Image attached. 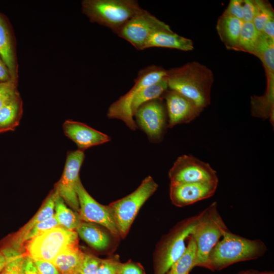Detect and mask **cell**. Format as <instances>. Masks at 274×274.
I'll list each match as a JSON object with an SVG mask.
<instances>
[{
    "instance_id": "cell-24",
    "label": "cell",
    "mask_w": 274,
    "mask_h": 274,
    "mask_svg": "<svg viewBox=\"0 0 274 274\" xmlns=\"http://www.w3.org/2000/svg\"><path fill=\"white\" fill-rule=\"evenodd\" d=\"M168 89L166 77L144 88L133 99L130 111L134 116L137 110L142 105L156 99L162 98L164 92Z\"/></svg>"
},
{
    "instance_id": "cell-5",
    "label": "cell",
    "mask_w": 274,
    "mask_h": 274,
    "mask_svg": "<svg viewBox=\"0 0 274 274\" xmlns=\"http://www.w3.org/2000/svg\"><path fill=\"white\" fill-rule=\"evenodd\" d=\"M78 234L58 226L26 242V255L33 260L52 262L66 248L78 244Z\"/></svg>"
},
{
    "instance_id": "cell-42",
    "label": "cell",
    "mask_w": 274,
    "mask_h": 274,
    "mask_svg": "<svg viewBox=\"0 0 274 274\" xmlns=\"http://www.w3.org/2000/svg\"><path fill=\"white\" fill-rule=\"evenodd\" d=\"M238 274H257V271L255 270H248L241 272Z\"/></svg>"
},
{
    "instance_id": "cell-19",
    "label": "cell",
    "mask_w": 274,
    "mask_h": 274,
    "mask_svg": "<svg viewBox=\"0 0 274 274\" xmlns=\"http://www.w3.org/2000/svg\"><path fill=\"white\" fill-rule=\"evenodd\" d=\"M243 21L225 12L218 18L216 29L228 50L238 51V42Z\"/></svg>"
},
{
    "instance_id": "cell-27",
    "label": "cell",
    "mask_w": 274,
    "mask_h": 274,
    "mask_svg": "<svg viewBox=\"0 0 274 274\" xmlns=\"http://www.w3.org/2000/svg\"><path fill=\"white\" fill-rule=\"evenodd\" d=\"M260 33L252 22H243L238 42V51L254 55Z\"/></svg>"
},
{
    "instance_id": "cell-39",
    "label": "cell",
    "mask_w": 274,
    "mask_h": 274,
    "mask_svg": "<svg viewBox=\"0 0 274 274\" xmlns=\"http://www.w3.org/2000/svg\"><path fill=\"white\" fill-rule=\"evenodd\" d=\"M261 32L274 41V15L271 16L266 22Z\"/></svg>"
},
{
    "instance_id": "cell-11",
    "label": "cell",
    "mask_w": 274,
    "mask_h": 274,
    "mask_svg": "<svg viewBox=\"0 0 274 274\" xmlns=\"http://www.w3.org/2000/svg\"><path fill=\"white\" fill-rule=\"evenodd\" d=\"M84 158L83 151L77 149L67 153L62 175L55 188L65 203L78 213L80 207L76 185L80 179L79 172Z\"/></svg>"
},
{
    "instance_id": "cell-14",
    "label": "cell",
    "mask_w": 274,
    "mask_h": 274,
    "mask_svg": "<svg viewBox=\"0 0 274 274\" xmlns=\"http://www.w3.org/2000/svg\"><path fill=\"white\" fill-rule=\"evenodd\" d=\"M168 116L167 128L191 122L203 110L194 101L181 93L168 89L162 96Z\"/></svg>"
},
{
    "instance_id": "cell-16",
    "label": "cell",
    "mask_w": 274,
    "mask_h": 274,
    "mask_svg": "<svg viewBox=\"0 0 274 274\" xmlns=\"http://www.w3.org/2000/svg\"><path fill=\"white\" fill-rule=\"evenodd\" d=\"M62 128L65 135L77 145L78 149L83 151L111 140L107 134L78 121L67 120Z\"/></svg>"
},
{
    "instance_id": "cell-30",
    "label": "cell",
    "mask_w": 274,
    "mask_h": 274,
    "mask_svg": "<svg viewBox=\"0 0 274 274\" xmlns=\"http://www.w3.org/2000/svg\"><path fill=\"white\" fill-rule=\"evenodd\" d=\"M58 226L60 225L58 223L54 215L52 217L38 223L25 235L23 240V244L28 241L34 238L45 231Z\"/></svg>"
},
{
    "instance_id": "cell-35",
    "label": "cell",
    "mask_w": 274,
    "mask_h": 274,
    "mask_svg": "<svg viewBox=\"0 0 274 274\" xmlns=\"http://www.w3.org/2000/svg\"><path fill=\"white\" fill-rule=\"evenodd\" d=\"M33 260L39 274H60L57 268L52 262L39 260Z\"/></svg>"
},
{
    "instance_id": "cell-43",
    "label": "cell",
    "mask_w": 274,
    "mask_h": 274,
    "mask_svg": "<svg viewBox=\"0 0 274 274\" xmlns=\"http://www.w3.org/2000/svg\"><path fill=\"white\" fill-rule=\"evenodd\" d=\"M257 274H274V273L273 271H264V272L257 271Z\"/></svg>"
},
{
    "instance_id": "cell-2",
    "label": "cell",
    "mask_w": 274,
    "mask_h": 274,
    "mask_svg": "<svg viewBox=\"0 0 274 274\" xmlns=\"http://www.w3.org/2000/svg\"><path fill=\"white\" fill-rule=\"evenodd\" d=\"M266 251L260 239H248L228 230L211 251L207 269L220 270L237 262L257 259Z\"/></svg>"
},
{
    "instance_id": "cell-4",
    "label": "cell",
    "mask_w": 274,
    "mask_h": 274,
    "mask_svg": "<svg viewBox=\"0 0 274 274\" xmlns=\"http://www.w3.org/2000/svg\"><path fill=\"white\" fill-rule=\"evenodd\" d=\"M142 8L135 0H84L83 13L90 21L110 29L117 35Z\"/></svg>"
},
{
    "instance_id": "cell-28",
    "label": "cell",
    "mask_w": 274,
    "mask_h": 274,
    "mask_svg": "<svg viewBox=\"0 0 274 274\" xmlns=\"http://www.w3.org/2000/svg\"><path fill=\"white\" fill-rule=\"evenodd\" d=\"M7 257V262L0 274H20L21 265L25 256L21 251L9 246L2 250Z\"/></svg>"
},
{
    "instance_id": "cell-8",
    "label": "cell",
    "mask_w": 274,
    "mask_h": 274,
    "mask_svg": "<svg viewBox=\"0 0 274 274\" xmlns=\"http://www.w3.org/2000/svg\"><path fill=\"white\" fill-rule=\"evenodd\" d=\"M157 188L158 184L148 176L133 192L109 206L120 236L125 237L140 209Z\"/></svg>"
},
{
    "instance_id": "cell-29",
    "label": "cell",
    "mask_w": 274,
    "mask_h": 274,
    "mask_svg": "<svg viewBox=\"0 0 274 274\" xmlns=\"http://www.w3.org/2000/svg\"><path fill=\"white\" fill-rule=\"evenodd\" d=\"M256 2L257 10L252 23L257 30L261 32L266 22L271 16L274 15L273 10L266 1L256 0Z\"/></svg>"
},
{
    "instance_id": "cell-34",
    "label": "cell",
    "mask_w": 274,
    "mask_h": 274,
    "mask_svg": "<svg viewBox=\"0 0 274 274\" xmlns=\"http://www.w3.org/2000/svg\"><path fill=\"white\" fill-rule=\"evenodd\" d=\"M243 21L252 22L257 10L256 0H243Z\"/></svg>"
},
{
    "instance_id": "cell-41",
    "label": "cell",
    "mask_w": 274,
    "mask_h": 274,
    "mask_svg": "<svg viewBox=\"0 0 274 274\" xmlns=\"http://www.w3.org/2000/svg\"><path fill=\"white\" fill-rule=\"evenodd\" d=\"M7 262V257L2 250L0 251V272L4 269Z\"/></svg>"
},
{
    "instance_id": "cell-32",
    "label": "cell",
    "mask_w": 274,
    "mask_h": 274,
    "mask_svg": "<svg viewBox=\"0 0 274 274\" xmlns=\"http://www.w3.org/2000/svg\"><path fill=\"white\" fill-rule=\"evenodd\" d=\"M100 260L92 255L85 254L79 272L81 274H97Z\"/></svg>"
},
{
    "instance_id": "cell-6",
    "label": "cell",
    "mask_w": 274,
    "mask_h": 274,
    "mask_svg": "<svg viewBox=\"0 0 274 274\" xmlns=\"http://www.w3.org/2000/svg\"><path fill=\"white\" fill-rule=\"evenodd\" d=\"M166 76V70L162 66L151 65L140 70L132 88L124 95L112 104L107 112L111 119L122 120L132 130L138 128L130 111L133 98L145 87L155 83Z\"/></svg>"
},
{
    "instance_id": "cell-7",
    "label": "cell",
    "mask_w": 274,
    "mask_h": 274,
    "mask_svg": "<svg viewBox=\"0 0 274 274\" xmlns=\"http://www.w3.org/2000/svg\"><path fill=\"white\" fill-rule=\"evenodd\" d=\"M199 218V214L180 222L163 238L157 252L154 274H165L183 255L186 239L191 234Z\"/></svg>"
},
{
    "instance_id": "cell-10",
    "label": "cell",
    "mask_w": 274,
    "mask_h": 274,
    "mask_svg": "<svg viewBox=\"0 0 274 274\" xmlns=\"http://www.w3.org/2000/svg\"><path fill=\"white\" fill-rule=\"evenodd\" d=\"M170 184L218 181L216 170L207 162L188 155L178 157L168 172Z\"/></svg>"
},
{
    "instance_id": "cell-18",
    "label": "cell",
    "mask_w": 274,
    "mask_h": 274,
    "mask_svg": "<svg viewBox=\"0 0 274 274\" xmlns=\"http://www.w3.org/2000/svg\"><path fill=\"white\" fill-rule=\"evenodd\" d=\"M160 47L190 51L194 49L193 41L181 36L172 30H159L153 33L146 41L144 49Z\"/></svg>"
},
{
    "instance_id": "cell-26",
    "label": "cell",
    "mask_w": 274,
    "mask_h": 274,
    "mask_svg": "<svg viewBox=\"0 0 274 274\" xmlns=\"http://www.w3.org/2000/svg\"><path fill=\"white\" fill-rule=\"evenodd\" d=\"M186 248L183 255L170 267L165 274H189L194 268L196 246L192 237H188Z\"/></svg>"
},
{
    "instance_id": "cell-33",
    "label": "cell",
    "mask_w": 274,
    "mask_h": 274,
    "mask_svg": "<svg viewBox=\"0 0 274 274\" xmlns=\"http://www.w3.org/2000/svg\"><path fill=\"white\" fill-rule=\"evenodd\" d=\"M121 265L116 259H101L97 274H119Z\"/></svg>"
},
{
    "instance_id": "cell-15",
    "label": "cell",
    "mask_w": 274,
    "mask_h": 274,
    "mask_svg": "<svg viewBox=\"0 0 274 274\" xmlns=\"http://www.w3.org/2000/svg\"><path fill=\"white\" fill-rule=\"evenodd\" d=\"M218 184V181L170 184V199L179 207L192 204L213 196Z\"/></svg>"
},
{
    "instance_id": "cell-13",
    "label": "cell",
    "mask_w": 274,
    "mask_h": 274,
    "mask_svg": "<svg viewBox=\"0 0 274 274\" xmlns=\"http://www.w3.org/2000/svg\"><path fill=\"white\" fill-rule=\"evenodd\" d=\"M162 99H154L142 105L134 115L136 124L152 142H158L162 140L167 125L166 110Z\"/></svg>"
},
{
    "instance_id": "cell-23",
    "label": "cell",
    "mask_w": 274,
    "mask_h": 274,
    "mask_svg": "<svg viewBox=\"0 0 274 274\" xmlns=\"http://www.w3.org/2000/svg\"><path fill=\"white\" fill-rule=\"evenodd\" d=\"M76 230L82 239L96 250H104L110 243L108 234L90 222H81Z\"/></svg>"
},
{
    "instance_id": "cell-25",
    "label": "cell",
    "mask_w": 274,
    "mask_h": 274,
    "mask_svg": "<svg viewBox=\"0 0 274 274\" xmlns=\"http://www.w3.org/2000/svg\"><path fill=\"white\" fill-rule=\"evenodd\" d=\"M54 216L60 226L71 230L76 229L82 222L79 213L68 208L59 195L55 202Z\"/></svg>"
},
{
    "instance_id": "cell-9",
    "label": "cell",
    "mask_w": 274,
    "mask_h": 274,
    "mask_svg": "<svg viewBox=\"0 0 274 274\" xmlns=\"http://www.w3.org/2000/svg\"><path fill=\"white\" fill-rule=\"evenodd\" d=\"M172 30L164 22L142 9L118 31L117 35L129 42L138 50H144L149 37L159 30Z\"/></svg>"
},
{
    "instance_id": "cell-40",
    "label": "cell",
    "mask_w": 274,
    "mask_h": 274,
    "mask_svg": "<svg viewBox=\"0 0 274 274\" xmlns=\"http://www.w3.org/2000/svg\"><path fill=\"white\" fill-rule=\"evenodd\" d=\"M11 79L9 70L0 57V82H6Z\"/></svg>"
},
{
    "instance_id": "cell-3",
    "label": "cell",
    "mask_w": 274,
    "mask_h": 274,
    "mask_svg": "<svg viewBox=\"0 0 274 274\" xmlns=\"http://www.w3.org/2000/svg\"><path fill=\"white\" fill-rule=\"evenodd\" d=\"M228 230L218 211L216 202H213L199 213L198 221L190 234L196 246L194 267L208 268L211 251Z\"/></svg>"
},
{
    "instance_id": "cell-38",
    "label": "cell",
    "mask_w": 274,
    "mask_h": 274,
    "mask_svg": "<svg viewBox=\"0 0 274 274\" xmlns=\"http://www.w3.org/2000/svg\"><path fill=\"white\" fill-rule=\"evenodd\" d=\"M20 274H39L33 259L25 255L21 265Z\"/></svg>"
},
{
    "instance_id": "cell-37",
    "label": "cell",
    "mask_w": 274,
    "mask_h": 274,
    "mask_svg": "<svg viewBox=\"0 0 274 274\" xmlns=\"http://www.w3.org/2000/svg\"><path fill=\"white\" fill-rule=\"evenodd\" d=\"M119 274H145L142 266L138 263L128 261L121 263Z\"/></svg>"
},
{
    "instance_id": "cell-44",
    "label": "cell",
    "mask_w": 274,
    "mask_h": 274,
    "mask_svg": "<svg viewBox=\"0 0 274 274\" xmlns=\"http://www.w3.org/2000/svg\"><path fill=\"white\" fill-rule=\"evenodd\" d=\"M73 274H81V273H80V272L79 271H77V272H75Z\"/></svg>"
},
{
    "instance_id": "cell-22",
    "label": "cell",
    "mask_w": 274,
    "mask_h": 274,
    "mask_svg": "<svg viewBox=\"0 0 274 274\" xmlns=\"http://www.w3.org/2000/svg\"><path fill=\"white\" fill-rule=\"evenodd\" d=\"M22 113V101L18 94L0 109V133L14 130Z\"/></svg>"
},
{
    "instance_id": "cell-1",
    "label": "cell",
    "mask_w": 274,
    "mask_h": 274,
    "mask_svg": "<svg viewBox=\"0 0 274 274\" xmlns=\"http://www.w3.org/2000/svg\"><path fill=\"white\" fill-rule=\"evenodd\" d=\"M169 89L175 90L194 101L203 110L211 103L214 77L207 66L196 61L166 70Z\"/></svg>"
},
{
    "instance_id": "cell-31",
    "label": "cell",
    "mask_w": 274,
    "mask_h": 274,
    "mask_svg": "<svg viewBox=\"0 0 274 274\" xmlns=\"http://www.w3.org/2000/svg\"><path fill=\"white\" fill-rule=\"evenodd\" d=\"M18 94L15 80L0 82V109Z\"/></svg>"
},
{
    "instance_id": "cell-36",
    "label": "cell",
    "mask_w": 274,
    "mask_h": 274,
    "mask_svg": "<svg viewBox=\"0 0 274 274\" xmlns=\"http://www.w3.org/2000/svg\"><path fill=\"white\" fill-rule=\"evenodd\" d=\"M242 3L243 0H231L224 12L243 21Z\"/></svg>"
},
{
    "instance_id": "cell-21",
    "label": "cell",
    "mask_w": 274,
    "mask_h": 274,
    "mask_svg": "<svg viewBox=\"0 0 274 274\" xmlns=\"http://www.w3.org/2000/svg\"><path fill=\"white\" fill-rule=\"evenodd\" d=\"M0 57L7 67L12 80L16 78V65L11 35L4 18L0 15Z\"/></svg>"
},
{
    "instance_id": "cell-12",
    "label": "cell",
    "mask_w": 274,
    "mask_h": 274,
    "mask_svg": "<svg viewBox=\"0 0 274 274\" xmlns=\"http://www.w3.org/2000/svg\"><path fill=\"white\" fill-rule=\"evenodd\" d=\"M76 192L80 207L79 214L81 220L98 223L105 227L115 236H119V232L110 208L96 201L86 190L80 179L76 185Z\"/></svg>"
},
{
    "instance_id": "cell-20",
    "label": "cell",
    "mask_w": 274,
    "mask_h": 274,
    "mask_svg": "<svg viewBox=\"0 0 274 274\" xmlns=\"http://www.w3.org/2000/svg\"><path fill=\"white\" fill-rule=\"evenodd\" d=\"M84 255L77 244L62 251L52 263L60 274H73L80 271Z\"/></svg>"
},
{
    "instance_id": "cell-17",
    "label": "cell",
    "mask_w": 274,
    "mask_h": 274,
    "mask_svg": "<svg viewBox=\"0 0 274 274\" xmlns=\"http://www.w3.org/2000/svg\"><path fill=\"white\" fill-rule=\"evenodd\" d=\"M58 195L55 189L51 192L31 219L13 235L10 241V247L21 251L23 245V240L27 233L38 223L54 215L55 202Z\"/></svg>"
}]
</instances>
